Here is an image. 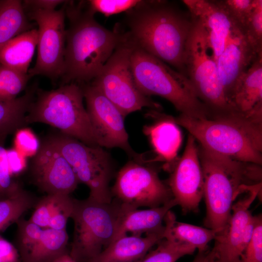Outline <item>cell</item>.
Masks as SVG:
<instances>
[{
  "mask_svg": "<svg viewBox=\"0 0 262 262\" xmlns=\"http://www.w3.org/2000/svg\"><path fill=\"white\" fill-rule=\"evenodd\" d=\"M0 262H20L19 254L16 246L0 234Z\"/></svg>",
  "mask_w": 262,
  "mask_h": 262,
  "instance_id": "cell-39",
  "label": "cell"
},
{
  "mask_svg": "<svg viewBox=\"0 0 262 262\" xmlns=\"http://www.w3.org/2000/svg\"><path fill=\"white\" fill-rule=\"evenodd\" d=\"M28 15L31 19L36 22L38 28L37 59L28 74L31 78L45 76L52 81L61 78L66 39L65 8L31 10Z\"/></svg>",
  "mask_w": 262,
  "mask_h": 262,
  "instance_id": "cell-12",
  "label": "cell"
},
{
  "mask_svg": "<svg viewBox=\"0 0 262 262\" xmlns=\"http://www.w3.org/2000/svg\"><path fill=\"white\" fill-rule=\"evenodd\" d=\"M46 139L66 159L79 183L89 188V198L103 203L112 201L109 188L112 164L108 154L102 147L87 145L60 131Z\"/></svg>",
  "mask_w": 262,
  "mask_h": 262,
  "instance_id": "cell-8",
  "label": "cell"
},
{
  "mask_svg": "<svg viewBox=\"0 0 262 262\" xmlns=\"http://www.w3.org/2000/svg\"><path fill=\"white\" fill-rule=\"evenodd\" d=\"M15 147L22 154L27 157H33L38 152L40 144L34 132L30 129L23 128L15 133Z\"/></svg>",
  "mask_w": 262,
  "mask_h": 262,
  "instance_id": "cell-37",
  "label": "cell"
},
{
  "mask_svg": "<svg viewBox=\"0 0 262 262\" xmlns=\"http://www.w3.org/2000/svg\"><path fill=\"white\" fill-rule=\"evenodd\" d=\"M83 98L81 86L74 82L50 91L38 90L26 122L47 124L87 145L98 146Z\"/></svg>",
  "mask_w": 262,
  "mask_h": 262,
  "instance_id": "cell-5",
  "label": "cell"
},
{
  "mask_svg": "<svg viewBox=\"0 0 262 262\" xmlns=\"http://www.w3.org/2000/svg\"><path fill=\"white\" fill-rule=\"evenodd\" d=\"M182 2L205 31L209 46L216 61L225 47L232 27L229 15L220 0H184Z\"/></svg>",
  "mask_w": 262,
  "mask_h": 262,
  "instance_id": "cell-19",
  "label": "cell"
},
{
  "mask_svg": "<svg viewBox=\"0 0 262 262\" xmlns=\"http://www.w3.org/2000/svg\"><path fill=\"white\" fill-rule=\"evenodd\" d=\"M31 172L34 184L46 194L70 195L79 183L66 159L46 138L33 157Z\"/></svg>",
  "mask_w": 262,
  "mask_h": 262,
  "instance_id": "cell-17",
  "label": "cell"
},
{
  "mask_svg": "<svg viewBox=\"0 0 262 262\" xmlns=\"http://www.w3.org/2000/svg\"><path fill=\"white\" fill-rule=\"evenodd\" d=\"M26 158L15 147L7 149L8 164L11 172L16 178L26 169Z\"/></svg>",
  "mask_w": 262,
  "mask_h": 262,
  "instance_id": "cell-38",
  "label": "cell"
},
{
  "mask_svg": "<svg viewBox=\"0 0 262 262\" xmlns=\"http://www.w3.org/2000/svg\"><path fill=\"white\" fill-rule=\"evenodd\" d=\"M195 138L189 134L181 157L170 169L168 186L183 213L197 212L204 194V181Z\"/></svg>",
  "mask_w": 262,
  "mask_h": 262,
  "instance_id": "cell-15",
  "label": "cell"
},
{
  "mask_svg": "<svg viewBox=\"0 0 262 262\" xmlns=\"http://www.w3.org/2000/svg\"><path fill=\"white\" fill-rule=\"evenodd\" d=\"M111 193L116 201L133 208H156L173 198L155 169L135 161H130L121 168Z\"/></svg>",
  "mask_w": 262,
  "mask_h": 262,
  "instance_id": "cell-11",
  "label": "cell"
},
{
  "mask_svg": "<svg viewBox=\"0 0 262 262\" xmlns=\"http://www.w3.org/2000/svg\"></svg>",
  "mask_w": 262,
  "mask_h": 262,
  "instance_id": "cell-43",
  "label": "cell"
},
{
  "mask_svg": "<svg viewBox=\"0 0 262 262\" xmlns=\"http://www.w3.org/2000/svg\"><path fill=\"white\" fill-rule=\"evenodd\" d=\"M163 119L143 128L159 159L174 162L182 142V135L172 116L161 114Z\"/></svg>",
  "mask_w": 262,
  "mask_h": 262,
  "instance_id": "cell-24",
  "label": "cell"
},
{
  "mask_svg": "<svg viewBox=\"0 0 262 262\" xmlns=\"http://www.w3.org/2000/svg\"><path fill=\"white\" fill-rule=\"evenodd\" d=\"M244 34L257 55L262 53V0H256L244 30Z\"/></svg>",
  "mask_w": 262,
  "mask_h": 262,
  "instance_id": "cell-33",
  "label": "cell"
},
{
  "mask_svg": "<svg viewBox=\"0 0 262 262\" xmlns=\"http://www.w3.org/2000/svg\"><path fill=\"white\" fill-rule=\"evenodd\" d=\"M172 119L209 150L235 160L262 165V149L238 126L225 121L182 114Z\"/></svg>",
  "mask_w": 262,
  "mask_h": 262,
  "instance_id": "cell-10",
  "label": "cell"
},
{
  "mask_svg": "<svg viewBox=\"0 0 262 262\" xmlns=\"http://www.w3.org/2000/svg\"><path fill=\"white\" fill-rule=\"evenodd\" d=\"M66 1L60 0H27L22 3L23 8L30 10H54L59 4Z\"/></svg>",
  "mask_w": 262,
  "mask_h": 262,
  "instance_id": "cell-40",
  "label": "cell"
},
{
  "mask_svg": "<svg viewBox=\"0 0 262 262\" xmlns=\"http://www.w3.org/2000/svg\"><path fill=\"white\" fill-rule=\"evenodd\" d=\"M31 77L0 63V101L16 98Z\"/></svg>",
  "mask_w": 262,
  "mask_h": 262,
  "instance_id": "cell-31",
  "label": "cell"
},
{
  "mask_svg": "<svg viewBox=\"0 0 262 262\" xmlns=\"http://www.w3.org/2000/svg\"><path fill=\"white\" fill-rule=\"evenodd\" d=\"M231 106L251 122L262 126V53L240 78Z\"/></svg>",
  "mask_w": 262,
  "mask_h": 262,
  "instance_id": "cell-20",
  "label": "cell"
},
{
  "mask_svg": "<svg viewBox=\"0 0 262 262\" xmlns=\"http://www.w3.org/2000/svg\"><path fill=\"white\" fill-rule=\"evenodd\" d=\"M192 262H216L212 249L198 252Z\"/></svg>",
  "mask_w": 262,
  "mask_h": 262,
  "instance_id": "cell-41",
  "label": "cell"
},
{
  "mask_svg": "<svg viewBox=\"0 0 262 262\" xmlns=\"http://www.w3.org/2000/svg\"><path fill=\"white\" fill-rule=\"evenodd\" d=\"M74 206L70 195L46 194L37 199L33 211L28 219L38 226L55 230L66 229Z\"/></svg>",
  "mask_w": 262,
  "mask_h": 262,
  "instance_id": "cell-23",
  "label": "cell"
},
{
  "mask_svg": "<svg viewBox=\"0 0 262 262\" xmlns=\"http://www.w3.org/2000/svg\"><path fill=\"white\" fill-rule=\"evenodd\" d=\"M164 229L145 236H121L109 245L93 262H136L144 258L152 247L164 239Z\"/></svg>",
  "mask_w": 262,
  "mask_h": 262,
  "instance_id": "cell-22",
  "label": "cell"
},
{
  "mask_svg": "<svg viewBox=\"0 0 262 262\" xmlns=\"http://www.w3.org/2000/svg\"><path fill=\"white\" fill-rule=\"evenodd\" d=\"M36 200L23 189L13 196L0 199V233L16 223L25 212L33 208Z\"/></svg>",
  "mask_w": 262,
  "mask_h": 262,
  "instance_id": "cell-29",
  "label": "cell"
},
{
  "mask_svg": "<svg viewBox=\"0 0 262 262\" xmlns=\"http://www.w3.org/2000/svg\"><path fill=\"white\" fill-rule=\"evenodd\" d=\"M36 87L29 89L21 97L10 101H0V134L16 132L28 124L26 118L34 99Z\"/></svg>",
  "mask_w": 262,
  "mask_h": 262,
  "instance_id": "cell-27",
  "label": "cell"
},
{
  "mask_svg": "<svg viewBox=\"0 0 262 262\" xmlns=\"http://www.w3.org/2000/svg\"><path fill=\"white\" fill-rule=\"evenodd\" d=\"M98 146L120 147L134 155L128 141L124 116L98 89L91 84L81 85Z\"/></svg>",
  "mask_w": 262,
  "mask_h": 262,
  "instance_id": "cell-14",
  "label": "cell"
},
{
  "mask_svg": "<svg viewBox=\"0 0 262 262\" xmlns=\"http://www.w3.org/2000/svg\"><path fill=\"white\" fill-rule=\"evenodd\" d=\"M134 44L126 33L91 85L98 89L125 117L147 107L159 111L162 106L143 95L137 88L131 68Z\"/></svg>",
  "mask_w": 262,
  "mask_h": 262,
  "instance_id": "cell-9",
  "label": "cell"
},
{
  "mask_svg": "<svg viewBox=\"0 0 262 262\" xmlns=\"http://www.w3.org/2000/svg\"><path fill=\"white\" fill-rule=\"evenodd\" d=\"M8 135L0 134V199L13 196L23 188L10 170L5 147Z\"/></svg>",
  "mask_w": 262,
  "mask_h": 262,
  "instance_id": "cell-32",
  "label": "cell"
},
{
  "mask_svg": "<svg viewBox=\"0 0 262 262\" xmlns=\"http://www.w3.org/2000/svg\"><path fill=\"white\" fill-rule=\"evenodd\" d=\"M31 27L20 0H0V49Z\"/></svg>",
  "mask_w": 262,
  "mask_h": 262,
  "instance_id": "cell-28",
  "label": "cell"
},
{
  "mask_svg": "<svg viewBox=\"0 0 262 262\" xmlns=\"http://www.w3.org/2000/svg\"><path fill=\"white\" fill-rule=\"evenodd\" d=\"M204 181L207 228L220 231L237 196L262 185L261 165L235 160L198 146Z\"/></svg>",
  "mask_w": 262,
  "mask_h": 262,
  "instance_id": "cell-3",
  "label": "cell"
},
{
  "mask_svg": "<svg viewBox=\"0 0 262 262\" xmlns=\"http://www.w3.org/2000/svg\"><path fill=\"white\" fill-rule=\"evenodd\" d=\"M156 248L138 262H176L181 257L192 254L196 250L191 246L165 239L161 240Z\"/></svg>",
  "mask_w": 262,
  "mask_h": 262,
  "instance_id": "cell-30",
  "label": "cell"
},
{
  "mask_svg": "<svg viewBox=\"0 0 262 262\" xmlns=\"http://www.w3.org/2000/svg\"><path fill=\"white\" fill-rule=\"evenodd\" d=\"M193 18L194 23L185 51V76L196 96L209 110V119L229 120L234 116L235 110L226 100L205 31Z\"/></svg>",
  "mask_w": 262,
  "mask_h": 262,
  "instance_id": "cell-6",
  "label": "cell"
},
{
  "mask_svg": "<svg viewBox=\"0 0 262 262\" xmlns=\"http://www.w3.org/2000/svg\"><path fill=\"white\" fill-rule=\"evenodd\" d=\"M164 222V239L191 246L198 252L208 248V243L214 240L217 232L207 228L178 221L171 210L166 214Z\"/></svg>",
  "mask_w": 262,
  "mask_h": 262,
  "instance_id": "cell-26",
  "label": "cell"
},
{
  "mask_svg": "<svg viewBox=\"0 0 262 262\" xmlns=\"http://www.w3.org/2000/svg\"><path fill=\"white\" fill-rule=\"evenodd\" d=\"M16 224L14 245L20 262H52L68 251L66 229L43 228L22 218Z\"/></svg>",
  "mask_w": 262,
  "mask_h": 262,
  "instance_id": "cell-16",
  "label": "cell"
},
{
  "mask_svg": "<svg viewBox=\"0 0 262 262\" xmlns=\"http://www.w3.org/2000/svg\"><path fill=\"white\" fill-rule=\"evenodd\" d=\"M119 204L117 229L112 242L129 232L142 235L164 229L163 222L166 214L177 205L173 198L160 207L144 210Z\"/></svg>",
  "mask_w": 262,
  "mask_h": 262,
  "instance_id": "cell-21",
  "label": "cell"
},
{
  "mask_svg": "<svg viewBox=\"0 0 262 262\" xmlns=\"http://www.w3.org/2000/svg\"><path fill=\"white\" fill-rule=\"evenodd\" d=\"M66 30L64 67L61 85L84 84L100 73L115 50L126 38L125 32L111 31L98 23L88 8L70 2L65 10Z\"/></svg>",
  "mask_w": 262,
  "mask_h": 262,
  "instance_id": "cell-2",
  "label": "cell"
},
{
  "mask_svg": "<svg viewBox=\"0 0 262 262\" xmlns=\"http://www.w3.org/2000/svg\"><path fill=\"white\" fill-rule=\"evenodd\" d=\"M138 0H91L88 1V9L94 14L100 13L106 16L128 12L139 5Z\"/></svg>",
  "mask_w": 262,
  "mask_h": 262,
  "instance_id": "cell-35",
  "label": "cell"
},
{
  "mask_svg": "<svg viewBox=\"0 0 262 262\" xmlns=\"http://www.w3.org/2000/svg\"><path fill=\"white\" fill-rule=\"evenodd\" d=\"M127 14L126 33L134 45L185 76V48L194 23L189 11L167 0H142Z\"/></svg>",
  "mask_w": 262,
  "mask_h": 262,
  "instance_id": "cell-1",
  "label": "cell"
},
{
  "mask_svg": "<svg viewBox=\"0 0 262 262\" xmlns=\"http://www.w3.org/2000/svg\"><path fill=\"white\" fill-rule=\"evenodd\" d=\"M37 41L36 29L18 34L0 49V63L21 73L28 74Z\"/></svg>",
  "mask_w": 262,
  "mask_h": 262,
  "instance_id": "cell-25",
  "label": "cell"
},
{
  "mask_svg": "<svg viewBox=\"0 0 262 262\" xmlns=\"http://www.w3.org/2000/svg\"><path fill=\"white\" fill-rule=\"evenodd\" d=\"M52 262H76V261L70 255L69 251H67L57 257Z\"/></svg>",
  "mask_w": 262,
  "mask_h": 262,
  "instance_id": "cell-42",
  "label": "cell"
},
{
  "mask_svg": "<svg viewBox=\"0 0 262 262\" xmlns=\"http://www.w3.org/2000/svg\"><path fill=\"white\" fill-rule=\"evenodd\" d=\"M255 224L252 237L244 249L239 262H262V217L254 216Z\"/></svg>",
  "mask_w": 262,
  "mask_h": 262,
  "instance_id": "cell-36",
  "label": "cell"
},
{
  "mask_svg": "<svg viewBox=\"0 0 262 262\" xmlns=\"http://www.w3.org/2000/svg\"><path fill=\"white\" fill-rule=\"evenodd\" d=\"M131 65L136 86L143 95L164 98L180 114L209 118V110L196 96L185 76L134 44Z\"/></svg>",
  "mask_w": 262,
  "mask_h": 262,
  "instance_id": "cell-4",
  "label": "cell"
},
{
  "mask_svg": "<svg viewBox=\"0 0 262 262\" xmlns=\"http://www.w3.org/2000/svg\"><path fill=\"white\" fill-rule=\"evenodd\" d=\"M261 187L247 193L233 204L231 214L222 230L217 232L212 250L216 262H239L254 230L255 218L250 207L259 195Z\"/></svg>",
  "mask_w": 262,
  "mask_h": 262,
  "instance_id": "cell-13",
  "label": "cell"
},
{
  "mask_svg": "<svg viewBox=\"0 0 262 262\" xmlns=\"http://www.w3.org/2000/svg\"><path fill=\"white\" fill-rule=\"evenodd\" d=\"M258 55L249 44L243 31L232 21L225 47L216 61L224 94L231 106L240 78Z\"/></svg>",
  "mask_w": 262,
  "mask_h": 262,
  "instance_id": "cell-18",
  "label": "cell"
},
{
  "mask_svg": "<svg viewBox=\"0 0 262 262\" xmlns=\"http://www.w3.org/2000/svg\"><path fill=\"white\" fill-rule=\"evenodd\" d=\"M120 204L115 200L100 203L88 197L74 198L70 217L74 230L70 255L76 262H93L113 241Z\"/></svg>",
  "mask_w": 262,
  "mask_h": 262,
  "instance_id": "cell-7",
  "label": "cell"
},
{
  "mask_svg": "<svg viewBox=\"0 0 262 262\" xmlns=\"http://www.w3.org/2000/svg\"><path fill=\"white\" fill-rule=\"evenodd\" d=\"M232 21L244 32L256 0H220Z\"/></svg>",
  "mask_w": 262,
  "mask_h": 262,
  "instance_id": "cell-34",
  "label": "cell"
}]
</instances>
